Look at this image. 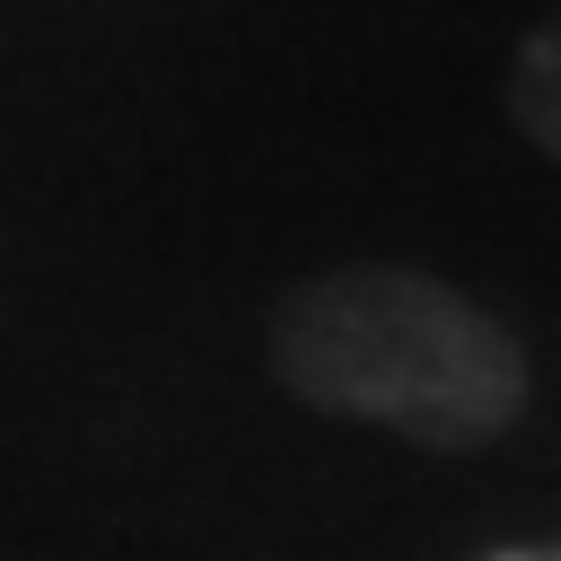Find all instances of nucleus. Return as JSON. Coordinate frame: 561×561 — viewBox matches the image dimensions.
<instances>
[{
  "instance_id": "f03ea898",
  "label": "nucleus",
  "mask_w": 561,
  "mask_h": 561,
  "mask_svg": "<svg viewBox=\"0 0 561 561\" xmlns=\"http://www.w3.org/2000/svg\"><path fill=\"white\" fill-rule=\"evenodd\" d=\"M508 105H517L526 140L561 158V18H543V26L526 35V53H517V70H508Z\"/></svg>"
},
{
  "instance_id": "7ed1b4c3",
  "label": "nucleus",
  "mask_w": 561,
  "mask_h": 561,
  "mask_svg": "<svg viewBox=\"0 0 561 561\" xmlns=\"http://www.w3.org/2000/svg\"><path fill=\"white\" fill-rule=\"evenodd\" d=\"M491 561H561V543L552 552H491Z\"/></svg>"
},
{
  "instance_id": "f257e3e1",
  "label": "nucleus",
  "mask_w": 561,
  "mask_h": 561,
  "mask_svg": "<svg viewBox=\"0 0 561 561\" xmlns=\"http://www.w3.org/2000/svg\"><path fill=\"white\" fill-rule=\"evenodd\" d=\"M280 377L316 412L403 430L421 447H482L526 403L517 342L430 272L351 263L280 307Z\"/></svg>"
}]
</instances>
